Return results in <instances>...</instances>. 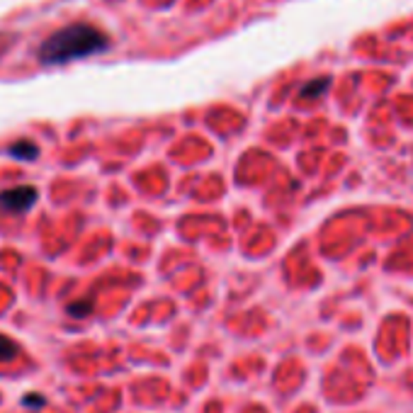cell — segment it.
<instances>
[{
	"instance_id": "cell-2",
	"label": "cell",
	"mask_w": 413,
	"mask_h": 413,
	"mask_svg": "<svg viewBox=\"0 0 413 413\" xmlns=\"http://www.w3.org/2000/svg\"><path fill=\"white\" fill-rule=\"evenodd\" d=\"M36 187L32 185H20V187H10V190H3L0 192V206L8 209V212H15L22 214L27 209H32L36 202Z\"/></svg>"
},
{
	"instance_id": "cell-6",
	"label": "cell",
	"mask_w": 413,
	"mask_h": 413,
	"mask_svg": "<svg viewBox=\"0 0 413 413\" xmlns=\"http://www.w3.org/2000/svg\"><path fill=\"white\" fill-rule=\"evenodd\" d=\"M90 311H93V304H90V301H73V304H68V314L76 316V319L88 316Z\"/></svg>"
},
{
	"instance_id": "cell-7",
	"label": "cell",
	"mask_w": 413,
	"mask_h": 413,
	"mask_svg": "<svg viewBox=\"0 0 413 413\" xmlns=\"http://www.w3.org/2000/svg\"><path fill=\"white\" fill-rule=\"evenodd\" d=\"M22 403H25V406H34V408H41L44 406V396H41V394H27L25 399H22Z\"/></svg>"
},
{
	"instance_id": "cell-5",
	"label": "cell",
	"mask_w": 413,
	"mask_h": 413,
	"mask_svg": "<svg viewBox=\"0 0 413 413\" xmlns=\"http://www.w3.org/2000/svg\"><path fill=\"white\" fill-rule=\"evenodd\" d=\"M17 343L12 341V338H8V336H0V362H8V360H12V357L17 355Z\"/></svg>"
},
{
	"instance_id": "cell-4",
	"label": "cell",
	"mask_w": 413,
	"mask_h": 413,
	"mask_svg": "<svg viewBox=\"0 0 413 413\" xmlns=\"http://www.w3.org/2000/svg\"><path fill=\"white\" fill-rule=\"evenodd\" d=\"M10 156L12 158H20V160H32V158L39 156V146H36L34 141L22 139V141H17V144L10 146Z\"/></svg>"
},
{
	"instance_id": "cell-3",
	"label": "cell",
	"mask_w": 413,
	"mask_h": 413,
	"mask_svg": "<svg viewBox=\"0 0 413 413\" xmlns=\"http://www.w3.org/2000/svg\"><path fill=\"white\" fill-rule=\"evenodd\" d=\"M328 85H330V78H316V81H311V83H306L304 88L299 90V98H304V100H316V98H321V95H326V90H328Z\"/></svg>"
},
{
	"instance_id": "cell-1",
	"label": "cell",
	"mask_w": 413,
	"mask_h": 413,
	"mask_svg": "<svg viewBox=\"0 0 413 413\" xmlns=\"http://www.w3.org/2000/svg\"><path fill=\"white\" fill-rule=\"evenodd\" d=\"M107 47L109 39L100 27L90 25V22H73L41 41L36 49V59L47 66H61V63L76 61V59L100 54Z\"/></svg>"
}]
</instances>
